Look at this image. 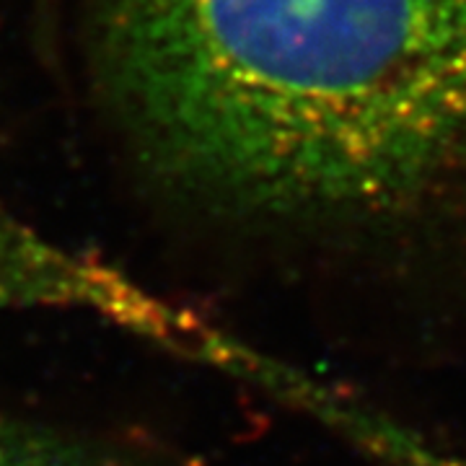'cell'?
<instances>
[{
  "label": "cell",
  "instance_id": "3",
  "mask_svg": "<svg viewBox=\"0 0 466 466\" xmlns=\"http://www.w3.org/2000/svg\"><path fill=\"white\" fill-rule=\"evenodd\" d=\"M0 466H177L106 435L0 410Z\"/></svg>",
  "mask_w": 466,
  "mask_h": 466
},
{
  "label": "cell",
  "instance_id": "1",
  "mask_svg": "<svg viewBox=\"0 0 466 466\" xmlns=\"http://www.w3.org/2000/svg\"><path fill=\"white\" fill-rule=\"evenodd\" d=\"M153 171L220 213L376 216L466 171V0H91Z\"/></svg>",
  "mask_w": 466,
  "mask_h": 466
},
{
  "label": "cell",
  "instance_id": "2",
  "mask_svg": "<svg viewBox=\"0 0 466 466\" xmlns=\"http://www.w3.org/2000/svg\"><path fill=\"white\" fill-rule=\"evenodd\" d=\"M278 389L290 394V400L303 404L311 415L327 420L337 433L348 435L381 466H466L397 420L321 383L309 381L300 373L285 370Z\"/></svg>",
  "mask_w": 466,
  "mask_h": 466
}]
</instances>
